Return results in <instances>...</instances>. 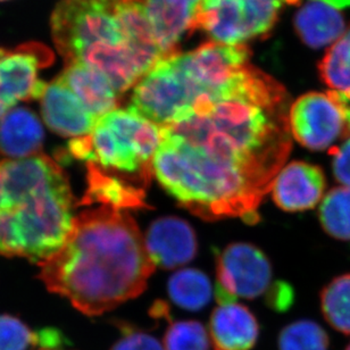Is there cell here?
<instances>
[{"instance_id":"18","label":"cell","mask_w":350,"mask_h":350,"mask_svg":"<svg viewBox=\"0 0 350 350\" xmlns=\"http://www.w3.org/2000/svg\"><path fill=\"white\" fill-rule=\"evenodd\" d=\"M88 188L82 205L101 204L113 208L128 211L147 207L145 191L138 185L88 163Z\"/></svg>"},{"instance_id":"9","label":"cell","mask_w":350,"mask_h":350,"mask_svg":"<svg viewBox=\"0 0 350 350\" xmlns=\"http://www.w3.org/2000/svg\"><path fill=\"white\" fill-rule=\"evenodd\" d=\"M53 59L51 51L39 44L0 49V97L12 107L18 101L40 99L48 83L38 79V70Z\"/></svg>"},{"instance_id":"14","label":"cell","mask_w":350,"mask_h":350,"mask_svg":"<svg viewBox=\"0 0 350 350\" xmlns=\"http://www.w3.org/2000/svg\"><path fill=\"white\" fill-rule=\"evenodd\" d=\"M209 336L216 350H250L260 336V324L248 307L222 304L211 317Z\"/></svg>"},{"instance_id":"16","label":"cell","mask_w":350,"mask_h":350,"mask_svg":"<svg viewBox=\"0 0 350 350\" xmlns=\"http://www.w3.org/2000/svg\"><path fill=\"white\" fill-rule=\"evenodd\" d=\"M202 30L219 44L237 46L250 40L240 0H202L193 31Z\"/></svg>"},{"instance_id":"23","label":"cell","mask_w":350,"mask_h":350,"mask_svg":"<svg viewBox=\"0 0 350 350\" xmlns=\"http://www.w3.org/2000/svg\"><path fill=\"white\" fill-rule=\"evenodd\" d=\"M321 308L334 330L350 336V273L337 276L322 290Z\"/></svg>"},{"instance_id":"29","label":"cell","mask_w":350,"mask_h":350,"mask_svg":"<svg viewBox=\"0 0 350 350\" xmlns=\"http://www.w3.org/2000/svg\"><path fill=\"white\" fill-rule=\"evenodd\" d=\"M332 155V172L338 183L350 188V137L340 146L330 149Z\"/></svg>"},{"instance_id":"8","label":"cell","mask_w":350,"mask_h":350,"mask_svg":"<svg viewBox=\"0 0 350 350\" xmlns=\"http://www.w3.org/2000/svg\"><path fill=\"white\" fill-rule=\"evenodd\" d=\"M216 274L215 297L219 305L236 303L239 297H267L275 284L269 260L252 243H234L226 247L217 256Z\"/></svg>"},{"instance_id":"4","label":"cell","mask_w":350,"mask_h":350,"mask_svg":"<svg viewBox=\"0 0 350 350\" xmlns=\"http://www.w3.org/2000/svg\"><path fill=\"white\" fill-rule=\"evenodd\" d=\"M161 140L159 125L130 108H118L99 118L90 135L68 142V152L142 188L154 175Z\"/></svg>"},{"instance_id":"28","label":"cell","mask_w":350,"mask_h":350,"mask_svg":"<svg viewBox=\"0 0 350 350\" xmlns=\"http://www.w3.org/2000/svg\"><path fill=\"white\" fill-rule=\"evenodd\" d=\"M122 337L118 339L111 350H164L162 342H159L152 334L145 331L137 330L130 325H122Z\"/></svg>"},{"instance_id":"33","label":"cell","mask_w":350,"mask_h":350,"mask_svg":"<svg viewBox=\"0 0 350 350\" xmlns=\"http://www.w3.org/2000/svg\"><path fill=\"white\" fill-rule=\"evenodd\" d=\"M12 109V106L7 104L6 101L3 100V98L0 97V120Z\"/></svg>"},{"instance_id":"13","label":"cell","mask_w":350,"mask_h":350,"mask_svg":"<svg viewBox=\"0 0 350 350\" xmlns=\"http://www.w3.org/2000/svg\"><path fill=\"white\" fill-rule=\"evenodd\" d=\"M202 0H146L156 40L166 57L178 53V44L193 31Z\"/></svg>"},{"instance_id":"31","label":"cell","mask_w":350,"mask_h":350,"mask_svg":"<svg viewBox=\"0 0 350 350\" xmlns=\"http://www.w3.org/2000/svg\"><path fill=\"white\" fill-rule=\"evenodd\" d=\"M269 306L279 312L286 310L293 301V291L289 284L278 281L273 286L272 291L266 297Z\"/></svg>"},{"instance_id":"5","label":"cell","mask_w":350,"mask_h":350,"mask_svg":"<svg viewBox=\"0 0 350 350\" xmlns=\"http://www.w3.org/2000/svg\"><path fill=\"white\" fill-rule=\"evenodd\" d=\"M51 27L66 64L80 61L91 51L135 46L115 13V0H63L51 14Z\"/></svg>"},{"instance_id":"2","label":"cell","mask_w":350,"mask_h":350,"mask_svg":"<svg viewBox=\"0 0 350 350\" xmlns=\"http://www.w3.org/2000/svg\"><path fill=\"white\" fill-rule=\"evenodd\" d=\"M39 266L48 289L88 317L142 295L156 269L135 219L109 206L75 216L63 246Z\"/></svg>"},{"instance_id":"30","label":"cell","mask_w":350,"mask_h":350,"mask_svg":"<svg viewBox=\"0 0 350 350\" xmlns=\"http://www.w3.org/2000/svg\"><path fill=\"white\" fill-rule=\"evenodd\" d=\"M68 345V339L61 331L47 327L36 332L34 346L39 350H58Z\"/></svg>"},{"instance_id":"21","label":"cell","mask_w":350,"mask_h":350,"mask_svg":"<svg viewBox=\"0 0 350 350\" xmlns=\"http://www.w3.org/2000/svg\"><path fill=\"white\" fill-rule=\"evenodd\" d=\"M319 73L324 85L350 101V25L319 63Z\"/></svg>"},{"instance_id":"19","label":"cell","mask_w":350,"mask_h":350,"mask_svg":"<svg viewBox=\"0 0 350 350\" xmlns=\"http://www.w3.org/2000/svg\"><path fill=\"white\" fill-rule=\"evenodd\" d=\"M295 29L307 47L320 49L336 42L345 33L346 23L344 15L337 8L319 0H310L298 10Z\"/></svg>"},{"instance_id":"34","label":"cell","mask_w":350,"mask_h":350,"mask_svg":"<svg viewBox=\"0 0 350 350\" xmlns=\"http://www.w3.org/2000/svg\"><path fill=\"white\" fill-rule=\"evenodd\" d=\"M346 120H347L348 131L350 132V107L347 108V113H346Z\"/></svg>"},{"instance_id":"27","label":"cell","mask_w":350,"mask_h":350,"mask_svg":"<svg viewBox=\"0 0 350 350\" xmlns=\"http://www.w3.org/2000/svg\"><path fill=\"white\" fill-rule=\"evenodd\" d=\"M36 332L10 315H0V350H27L34 346Z\"/></svg>"},{"instance_id":"22","label":"cell","mask_w":350,"mask_h":350,"mask_svg":"<svg viewBox=\"0 0 350 350\" xmlns=\"http://www.w3.org/2000/svg\"><path fill=\"white\" fill-rule=\"evenodd\" d=\"M319 219L329 236L350 241V188L331 189L321 202Z\"/></svg>"},{"instance_id":"12","label":"cell","mask_w":350,"mask_h":350,"mask_svg":"<svg viewBox=\"0 0 350 350\" xmlns=\"http://www.w3.org/2000/svg\"><path fill=\"white\" fill-rule=\"evenodd\" d=\"M40 100L41 114L48 128L63 137H85L97 124L98 118L58 78L48 83Z\"/></svg>"},{"instance_id":"11","label":"cell","mask_w":350,"mask_h":350,"mask_svg":"<svg viewBox=\"0 0 350 350\" xmlns=\"http://www.w3.org/2000/svg\"><path fill=\"white\" fill-rule=\"evenodd\" d=\"M145 243L154 264L166 269L185 266L198 252L195 230L178 216L155 219L146 232Z\"/></svg>"},{"instance_id":"10","label":"cell","mask_w":350,"mask_h":350,"mask_svg":"<svg viewBox=\"0 0 350 350\" xmlns=\"http://www.w3.org/2000/svg\"><path fill=\"white\" fill-rule=\"evenodd\" d=\"M327 178L320 166L296 161L283 166L273 182L272 198L284 212L298 213L315 207L323 198Z\"/></svg>"},{"instance_id":"3","label":"cell","mask_w":350,"mask_h":350,"mask_svg":"<svg viewBox=\"0 0 350 350\" xmlns=\"http://www.w3.org/2000/svg\"><path fill=\"white\" fill-rule=\"evenodd\" d=\"M75 205L68 175L51 157L0 161V255L47 260L68 238Z\"/></svg>"},{"instance_id":"25","label":"cell","mask_w":350,"mask_h":350,"mask_svg":"<svg viewBox=\"0 0 350 350\" xmlns=\"http://www.w3.org/2000/svg\"><path fill=\"white\" fill-rule=\"evenodd\" d=\"M211 336L198 321H175L167 327L164 350H209Z\"/></svg>"},{"instance_id":"24","label":"cell","mask_w":350,"mask_h":350,"mask_svg":"<svg viewBox=\"0 0 350 350\" xmlns=\"http://www.w3.org/2000/svg\"><path fill=\"white\" fill-rule=\"evenodd\" d=\"M279 350H329L330 339L320 324L299 320L288 324L280 332Z\"/></svg>"},{"instance_id":"1","label":"cell","mask_w":350,"mask_h":350,"mask_svg":"<svg viewBox=\"0 0 350 350\" xmlns=\"http://www.w3.org/2000/svg\"><path fill=\"white\" fill-rule=\"evenodd\" d=\"M288 99L283 85L250 66L229 97L202 98L188 116L161 126L154 176L202 219L257 222L293 147Z\"/></svg>"},{"instance_id":"17","label":"cell","mask_w":350,"mask_h":350,"mask_svg":"<svg viewBox=\"0 0 350 350\" xmlns=\"http://www.w3.org/2000/svg\"><path fill=\"white\" fill-rule=\"evenodd\" d=\"M58 79L98 120L118 109L120 96L107 79L94 68L78 62L68 63Z\"/></svg>"},{"instance_id":"35","label":"cell","mask_w":350,"mask_h":350,"mask_svg":"<svg viewBox=\"0 0 350 350\" xmlns=\"http://www.w3.org/2000/svg\"><path fill=\"white\" fill-rule=\"evenodd\" d=\"M286 3H289V5H297V3H299L301 0H284Z\"/></svg>"},{"instance_id":"15","label":"cell","mask_w":350,"mask_h":350,"mask_svg":"<svg viewBox=\"0 0 350 350\" xmlns=\"http://www.w3.org/2000/svg\"><path fill=\"white\" fill-rule=\"evenodd\" d=\"M44 140L40 120L29 108L10 109L0 120V161L38 155Z\"/></svg>"},{"instance_id":"6","label":"cell","mask_w":350,"mask_h":350,"mask_svg":"<svg viewBox=\"0 0 350 350\" xmlns=\"http://www.w3.org/2000/svg\"><path fill=\"white\" fill-rule=\"evenodd\" d=\"M176 54L162 59L138 82L128 107L159 126L188 116L196 103L204 98Z\"/></svg>"},{"instance_id":"37","label":"cell","mask_w":350,"mask_h":350,"mask_svg":"<svg viewBox=\"0 0 350 350\" xmlns=\"http://www.w3.org/2000/svg\"><path fill=\"white\" fill-rule=\"evenodd\" d=\"M0 1H5V0H0Z\"/></svg>"},{"instance_id":"7","label":"cell","mask_w":350,"mask_h":350,"mask_svg":"<svg viewBox=\"0 0 350 350\" xmlns=\"http://www.w3.org/2000/svg\"><path fill=\"white\" fill-rule=\"evenodd\" d=\"M347 101L334 91L308 92L289 111L290 132L297 142L313 152L332 148L348 131Z\"/></svg>"},{"instance_id":"26","label":"cell","mask_w":350,"mask_h":350,"mask_svg":"<svg viewBox=\"0 0 350 350\" xmlns=\"http://www.w3.org/2000/svg\"><path fill=\"white\" fill-rule=\"evenodd\" d=\"M246 17L248 38L262 37L272 30L284 0H240Z\"/></svg>"},{"instance_id":"32","label":"cell","mask_w":350,"mask_h":350,"mask_svg":"<svg viewBox=\"0 0 350 350\" xmlns=\"http://www.w3.org/2000/svg\"><path fill=\"white\" fill-rule=\"evenodd\" d=\"M319 1L327 3L337 10H345L350 7V0H319Z\"/></svg>"},{"instance_id":"38","label":"cell","mask_w":350,"mask_h":350,"mask_svg":"<svg viewBox=\"0 0 350 350\" xmlns=\"http://www.w3.org/2000/svg\"><path fill=\"white\" fill-rule=\"evenodd\" d=\"M58 350H64V349H58Z\"/></svg>"},{"instance_id":"36","label":"cell","mask_w":350,"mask_h":350,"mask_svg":"<svg viewBox=\"0 0 350 350\" xmlns=\"http://www.w3.org/2000/svg\"><path fill=\"white\" fill-rule=\"evenodd\" d=\"M346 350H350V344L348 345L347 348H346Z\"/></svg>"},{"instance_id":"20","label":"cell","mask_w":350,"mask_h":350,"mask_svg":"<svg viewBox=\"0 0 350 350\" xmlns=\"http://www.w3.org/2000/svg\"><path fill=\"white\" fill-rule=\"evenodd\" d=\"M167 293L176 306L197 312L207 306L212 299V282L200 269H178L170 278Z\"/></svg>"}]
</instances>
